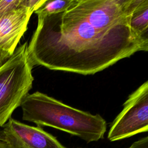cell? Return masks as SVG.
I'll return each mask as SVG.
<instances>
[{
    "label": "cell",
    "instance_id": "obj_12",
    "mask_svg": "<svg viewBox=\"0 0 148 148\" xmlns=\"http://www.w3.org/2000/svg\"><path fill=\"white\" fill-rule=\"evenodd\" d=\"M0 148H10V147L5 140L0 139Z\"/></svg>",
    "mask_w": 148,
    "mask_h": 148
},
{
    "label": "cell",
    "instance_id": "obj_1",
    "mask_svg": "<svg viewBox=\"0 0 148 148\" xmlns=\"http://www.w3.org/2000/svg\"><path fill=\"white\" fill-rule=\"evenodd\" d=\"M139 0H72L64 11L38 17L28 44L32 65L87 75L140 51L148 39L130 20Z\"/></svg>",
    "mask_w": 148,
    "mask_h": 148
},
{
    "label": "cell",
    "instance_id": "obj_9",
    "mask_svg": "<svg viewBox=\"0 0 148 148\" xmlns=\"http://www.w3.org/2000/svg\"><path fill=\"white\" fill-rule=\"evenodd\" d=\"M21 0H0V20L9 11L20 5Z\"/></svg>",
    "mask_w": 148,
    "mask_h": 148
},
{
    "label": "cell",
    "instance_id": "obj_11",
    "mask_svg": "<svg viewBox=\"0 0 148 148\" xmlns=\"http://www.w3.org/2000/svg\"><path fill=\"white\" fill-rule=\"evenodd\" d=\"M10 54L0 51V68L9 60V58L11 57Z\"/></svg>",
    "mask_w": 148,
    "mask_h": 148
},
{
    "label": "cell",
    "instance_id": "obj_8",
    "mask_svg": "<svg viewBox=\"0 0 148 148\" xmlns=\"http://www.w3.org/2000/svg\"><path fill=\"white\" fill-rule=\"evenodd\" d=\"M72 0H45L44 2L34 13L38 17L46 16L65 10L72 3Z\"/></svg>",
    "mask_w": 148,
    "mask_h": 148
},
{
    "label": "cell",
    "instance_id": "obj_5",
    "mask_svg": "<svg viewBox=\"0 0 148 148\" xmlns=\"http://www.w3.org/2000/svg\"><path fill=\"white\" fill-rule=\"evenodd\" d=\"M45 0H21L18 7L7 12L0 20V51L12 56L27 29L32 14Z\"/></svg>",
    "mask_w": 148,
    "mask_h": 148
},
{
    "label": "cell",
    "instance_id": "obj_4",
    "mask_svg": "<svg viewBox=\"0 0 148 148\" xmlns=\"http://www.w3.org/2000/svg\"><path fill=\"white\" fill-rule=\"evenodd\" d=\"M148 131V82L131 93L122 111L111 124L108 138L111 142Z\"/></svg>",
    "mask_w": 148,
    "mask_h": 148
},
{
    "label": "cell",
    "instance_id": "obj_3",
    "mask_svg": "<svg viewBox=\"0 0 148 148\" xmlns=\"http://www.w3.org/2000/svg\"><path fill=\"white\" fill-rule=\"evenodd\" d=\"M28 43L16 48L0 68V127L29 94L32 87V68L27 53Z\"/></svg>",
    "mask_w": 148,
    "mask_h": 148
},
{
    "label": "cell",
    "instance_id": "obj_10",
    "mask_svg": "<svg viewBox=\"0 0 148 148\" xmlns=\"http://www.w3.org/2000/svg\"><path fill=\"white\" fill-rule=\"evenodd\" d=\"M128 148H148V137L145 136L133 143Z\"/></svg>",
    "mask_w": 148,
    "mask_h": 148
},
{
    "label": "cell",
    "instance_id": "obj_6",
    "mask_svg": "<svg viewBox=\"0 0 148 148\" xmlns=\"http://www.w3.org/2000/svg\"><path fill=\"white\" fill-rule=\"evenodd\" d=\"M4 140L10 148H66L51 134L10 118L3 126Z\"/></svg>",
    "mask_w": 148,
    "mask_h": 148
},
{
    "label": "cell",
    "instance_id": "obj_7",
    "mask_svg": "<svg viewBox=\"0 0 148 148\" xmlns=\"http://www.w3.org/2000/svg\"><path fill=\"white\" fill-rule=\"evenodd\" d=\"M130 26L136 35L148 39V0H139L132 14Z\"/></svg>",
    "mask_w": 148,
    "mask_h": 148
},
{
    "label": "cell",
    "instance_id": "obj_13",
    "mask_svg": "<svg viewBox=\"0 0 148 148\" xmlns=\"http://www.w3.org/2000/svg\"><path fill=\"white\" fill-rule=\"evenodd\" d=\"M0 139H3V140H4L3 137V135H2V131H1V132H0Z\"/></svg>",
    "mask_w": 148,
    "mask_h": 148
},
{
    "label": "cell",
    "instance_id": "obj_2",
    "mask_svg": "<svg viewBox=\"0 0 148 148\" xmlns=\"http://www.w3.org/2000/svg\"><path fill=\"white\" fill-rule=\"evenodd\" d=\"M20 106L24 120L63 131L87 143L103 139L106 131V122L99 114L72 108L39 91L28 94Z\"/></svg>",
    "mask_w": 148,
    "mask_h": 148
}]
</instances>
